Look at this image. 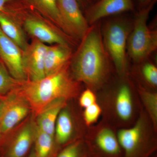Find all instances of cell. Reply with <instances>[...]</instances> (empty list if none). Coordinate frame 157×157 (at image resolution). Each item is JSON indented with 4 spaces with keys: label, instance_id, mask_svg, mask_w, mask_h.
<instances>
[{
    "label": "cell",
    "instance_id": "cell-6",
    "mask_svg": "<svg viewBox=\"0 0 157 157\" xmlns=\"http://www.w3.org/2000/svg\"><path fill=\"white\" fill-rule=\"evenodd\" d=\"M102 112L104 111L106 121L119 125L131 122L135 116V98L129 84L123 83L115 91L104 98L102 105H100Z\"/></svg>",
    "mask_w": 157,
    "mask_h": 157
},
{
    "label": "cell",
    "instance_id": "cell-13",
    "mask_svg": "<svg viewBox=\"0 0 157 157\" xmlns=\"http://www.w3.org/2000/svg\"><path fill=\"white\" fill-rule=\"evenodd\" d=\"M132 0H100L88 10L86 17L90 26L107 16L132 10Z\"/></svg>",
    "mask_w": 157,
    "mask_h": 157
},
{
    "label": "cell",
    "instance_id": "cell-16",
    "mask_svg": "<svg viewBox=\"0 0 157 157\" xmlns=\"http://www.w3.org/2000/svg\"><path fill=\"white\" fill-rule=\"evenodd\" d=\"M67 102L65 99H56L46 105L36 116L37 126L42 131L54 137L57 119L62 109L67 106Z\"/></svg>",
    "mask_w": 157,
    "mask_h": 157
},
{
    "label": "cell",
    "instance_id": "cell-12",
    "mask_svg": "<svg viewBox=\"0 0 157 157\" xmlns=\"http://www.w3.org/2000/svg\"><path fill=\"white\" fill-rule=\"evenodd\" d=\"M23 26L28 34L44 44H68L64 37L56 29L37 16L29 15L26 17Z\"/></svg>",
    "mask_w": 157,
    "mask_h": 157
},
{
    "label": "cell",
    "instance_id": "cell-23",
    "mask_svg": "<svg viewBox=\"0 0 157 157\" xmlns=\"http://www.w3.org/2000/svg\"><path fill=\"white\" fill-rule=\"evenodd\" d=\"M20 81L11 76L6 66L0 60V96L9 94L17 87Z\"/></svg>",
    "mask_w": 157,
    "mask_h": 157
},
{
    "label": "cell",
    "instance_id": "cell-31",
    "mask_svg": "<svg viewBox=\"0 0 157 157\" xmlns=\"http://www.w3.org/2000/svg\"><path fill=\"white\" fill-rule=\"evenodd\" d=\"M151 157H157V155L156 154L155 155H155H153Z\"/></svg>",
    "mask_w": 157,
    "mask_h": 157
},
{
    "label": "cell",
    "instance_id": "cell-18",
    "mask_svg": "<svg viewBox=\"0 0 157 157\" xmlns=\"http://www.w3.org/2000/svg\"><path fill=\"white\" fill-rule=\"evenodd\" d=\"M74 131V121L67 105L62 109L57 119L55 128L56 143L59 145L69 143L73 138Z\"/></svg>",
    "mask_w": 157,
    "mask_h": 157
},
{
    "label": "cell",
    "instance_id": "cell-29",
    "mask_svg": "<svg viewBox=\"0 0 157 157\" xmlns=\"http://www.w3.org/2000/svg\"><path fill=\"white\" fill-rule=\"evenodd\" d=\"M28 157H36V156H35V154H34V152L33 153L31 154Z\"/></svg>",
    "mask_w": 157,
    "mask_h": 157
},
{
    "label": "cell",
    "instance_id": "cell-11",
    "mask_svg": "<svg viewBox=\"0 0 157 157\" xmlns=\"http://www.w3.org/2000/svg\"><path fill=\"white\" fill-rule=\"evenodd\" d=\"M22 50L0 29V60L13 78L18 81L28 79L23 67Z\"/></svg>",
    "mask_w": 157,
    "mask_h": 157
},
{
    "label": "cell",
    "instance_id": "cell-27",
    "mask_svg": "<svg viewBox=\"0 0 157 157\" xmlns=\"http://www.w3.org/2000/svg\"><path fill=\"white\" fill-rule=\"evenodd\" d=\"M14 0H0V11H2L5 9L8 3Z\"/></svg>",
    "mask_w": 157,
    "mask_h": 157
},
{
    "label": "cell",
    "instance_id": "cell-3",
    "mask_svg": "<svg viewBox=\"0 0 157 157\" xmlns=\"http://www.w3.org/2000/svg\"><path fill=\"white\" fill-rule=\"evenodd\" d=\"M116 133L122 157H151L155 154L156 132L145 111L140 112L131 127L121 128Z\"/></svg>",
    "mask_w": 157,
    "mask_h": 157
},
{
    "label": "cell",
    "instance_id": "cell-19",
    "mask_svg": "<svg viewBox=\"0 0 157 157\" xmlns=\"http://www.w3.org/2000/svg\"><path fill=\"white\" fill-rule=\"evenodd\" d=\"M55 138L42 131L35 124L34 142L36 157H51L54 151Z\"/></svg>",
    "mask_w": 157,
    "mask_h": 157
},
{
    "label": "cell",
    "instance_id": "cell-30",
    "mask_svg": "<svg viewBox=\"0 0 157 157\" xmlns=\"http://www.w3.org/2000/svg\"><path fill=\"white\" fill-rule=\"evenodd\" d=\"M149 0H140V2H148Z\"/></svg>",
    "mask_w": 157,
    "mask_h": 157
},
{
    "label": "cell",
    "instance_id": "cell-7",
    "mask_svg": "<svg viewBox=\"0 0 157 157\" xmlns=\"http://www.w3.org/2000/svg\"><path fill=\"white\" fill-rule=\"evenodd\" d=\"M85 141L93 157H122L113 127L105 121L89 127Z\"/></svg>",
    "mask_w": 157,
    "mask_h": 157
},
{
    "label": "cell",
    "instance_id": "cell-20",
    "mask_svg": "<svg viewBox=\"0 0 157 157\" xmlns=\"http://www.w3.org/2000/svg\"><path fill=\"white\" fill-rule=\"evenodd\" d=\"M32 5L43 15L65 33V29L62 21L57 0H28Z\"/></svg>",
    "mask_w": 157,
    "mask_h": 157
},
{
    "label": "cell",
    "instance_id": "cell-1",
    "mask_svg": "<svg viewBox=\"0 0 157 157\" xmlns=\"http://www.w3.org/2000/svg\"><path fill=\"white\" fill-rule=\"evenodd\" d=\"M75 54L71 58L73 78L94 91L107 83L110 71V59L99 25L90 26Z\"/></svg>",
    "mask_w": 157,
    "mask_h": 157
},
{
    "label": "cell",
    "instance_id": "cell-15",
    "mask_svg": "<svg viewBox=\"0 0 157 157\" xmlns=\"http://www.w3.org/2000/svg\"><path fill=\"white\" fill-rule=\"evenodd\" d=\"M0 29L6 36L19 46L22 51L28 46L22 26L6 7L3 11H0Z\"/></svg>",
    "mask_w": 157,
    "mask_h": 157
},
{
    "label": "cell",
    "instance_id": "cell-21",
    "mask_svg": "<svg viewBox=\"0 0 157 157\" xmlns=\"http://www.w3.org/2000/svg\"><path fill=\"white\" fill-rule=\"evenodd\" d=\"M137 92L145 108V111L151 121L155 131L157 132V93L148 90L140 85L137 86Z\"/></svg>",
    "mask_w": 157,
    "mask_h": 157
},
{
    "label": "cell",
    "instance_id": "cell-17",
    "mask_svg": "<svg viewBox=\"0 0 157 157\" xmlns=\"http://www.w3.org/2000/svg\"><path fill=\"white\" fill-rule=\"evenodd\" d=\"M36 123L27 124L19 131L12 141L8 152V157H24L34 142Z\"/></svg>",
    "mask_w": 157,
    "mask_h": 157
},
{
    "label": "cell",
    "instance_id": "cell-24",
    "mask_svg": "<svg viewBox=\"0 0 157 157\" xmlns=\"http://www.w3.org/2000/svg\"><path fill=\"white\" fill-rule=\"evenodd\" d=\"M102 113V108L98 102L85 108L82 118L85 125L88 128L94 125L98 121Z\"/></svg>",
    "mask_w": 157,
    "mask_h": 157
},
{
    "label": "cell",
    "instance_id": "cell-9",
    "mask_svg": "<svg viewBox=\"0 0 157 157\" xmlns=\"http://www.w3.org/2000/svg\"><path fill=\"white\" fill-rule=\"evenodd\" d=\"M65 33L81 40L90 25L79 9L77 0H57Z\"/></svg>",
    "mask_w": 157,
    "mask_h": 157
},
{
    "label": "cell",
    "instance_id": "cell-33",
    "mask_svg": "<svg viewBox=\"0 0 157 157\" xmlns=\"http://www.w3.org/2000/svg\"><path fill=\"white\" fill-rule=\"evenodd\" d=\"M0 134H1V133H0Z\"/></svg>",
    "mask_w": 157,
    "mask_h": 157
},
{
    "label": "cell",
    "instance_id": "cell-10",
    "mask_svg": "<svg viewBox=\"0 0 157 157\" xmlns=\"http://www.w3.org/2000/svg\"><path fill=\"white\" fill-rule=\"evenodd\" d=\"M48 45L34 39L22 51L23 67L28 79L36 81L45 76V58Z\"/></svg>",
    "mask_w": 157,
    "mask_h": 157
},
{
    "label": "cell",
    "instance_id": "cell-4",
    "mask_svg": "<svg viewBox=\"0 0 157 157\" xmlns=\"http://www.w3.org/2000/svg\"><path fill=\"white\" fill-rule=\"evenodd\" d=\"M154 3L142 9L135 16L127 42L128 53L132 60L139 63L144 61L157 48V32L147 25Z\"/></svg>",
    "mask_w": 157,
    "mask_h": 157
},
{
    "label": "cell",
    "instance_id": "cell-14",
    "mask_svg": "<svg viewBox=\"0 0 157 157\" xmlns=\"http://www.w3.org/2000/svg\"><path fill=\"white\" fill-rule=\"evenodd\" d=\"M72 51L68 44L48 45L45 53V76L56 73L70 63Z\"/></svg>",
    "mask_w": 157,
    "mask_h": 157
},
{
    "label": "cell",
    "instance_id": "cell-28",
    "mask_svg": "<svg viewBox=\"0 0 157 157\" xmlns=\"http://www.w3.org/2000/svg\"><path fill=\"white\" fill-rule=\"evenodd\" d=\"M4 104H5V98L0 99V117L2 115V113Z\"/></svg>",
    "mask_w": 157,
    "mask_h": 157
},
{
    "label": "cell",
    "instance_id": "cell-22",
    "mask_svg": "<svg viewBox=\"0 0 157 157\" xmlns=\"http://www.w3.org/2000/svg\"><path fill=\"white\" fill-rule=\"evenodd\" d=\"M56 157H93L84 140L78 139L67 144Z\"/></svg>",
    "mask_w": 157,
    "mask_h": 157
},
{
    "label": "cell",
    "instance_id": "cell-26",
    "mask_svg": "<svg viewBox=\"0 0 157 157\" xmlns=\"http://www.w3.org/2000/svg\"><path fill=\"white\" fill-rule=\"evenodd\" d=\"M78 101L80 107L84 109L98 102V98L94 91L87 88L81 93Z\"/></svg>",
    "mask_w": 157,
    "mask_h": 157
},
{
    "label": "cell",
    "instance_id": "cell-25",
    "mask_svg": "<svg viewBox=\"0 0 157 157\" xmlns=\"http://www.w3.org/2000/svg\"><path fill=\"white\" fill-rule=\"evenodd\" d=\"M141 74L144 80L151 87L157 86V68L150 63H144L141 69Z\"/></svg>",
    "mask_w": 157,
    "mask_h": 157
},
{
    "label": "cell",
    "instance_id": "cell-5",
    "mask_svg": "<svg viewBox=\"0 0 157 157\" xmlns=\"http://www.w3.org/2000/svg\"><path fill=\"white\" fill-rule=\"evenodd\" d=\"M130 23L124 19L111 21L105 25L102 34L105 48L121 76L126 72L127 42L133 26Z\"/></svg>",
    "mask_w": 157,
    "mask_h": 157
},
{
    "label": "cell",
    "instance_id": "cell-32",
    "mask_svg": "<svg viewBox=\"0 0 157 157\" xmlns=\"http://www.w3.org/2000/svg\"><path fill=\"white\" fill-rule=\"evenodd\" d=\"M80 1H81V2H85L86 1V0H80Z\"/></svg>",
    "mask_w": 157,
    "mask_h": 157
},
{
    "label": "cell",
    "instance_id": "cell-2",
    "mask_svg": "<svg viewBox=\"0 0 157 157\" xmlns=\"http://www.w3.org/2000/svg\"><path fill=\"white\" fill-rule=\"evenodd\" d=\"M69 66L70 63L56 73L36 81L27 79L20 82L16 89L26 99L36 116L54 100L68 101L79 94L80 82L71 75Z\"/></svg>",
    "mask_w": 157,
    "mask_h": 157
},
{
    "label": "cell",
    "instance_id": "cell-8",
    "mask_svg": "<svg viewBox=\"0 0 157 157\" xmlns=\"http://www.w3.org/2000/svg\"><path fill=\"white\" fill-rule=\"evenodd\" d=\"M16 88L5 97V104L0 117L1 134L10 132L26 117L31 111L29 102Z\"/></svg>",
    "mask_w": 157,
    "mask_h": 157
}]
</instances>
